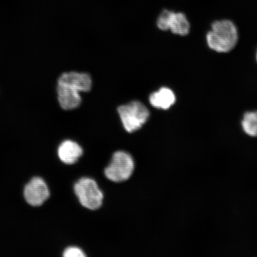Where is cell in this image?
<instances>
[{"mask_svg": "<svg viewBox=\"0 0 257 257\" xmlns=\"http://www.w3.org/2000/svg\"><path fill=\"white\" fill-rule=\"evenodd\" d=\"M83 150L78 143L70 140L64 141L58 150L59 158L67 165H73L82 156Z\"/></svg>", "mask_w": 257, "mask_h": 257, "instance_id": "ba28073f", "label": "cell"}, {"mask_svg": "<svg viewBox=\"0 0 257 257\" xmlns=\"http://www.w3.org/2000/svg\"><path fill=\"white\" fill-rule=\"evenodd\" d=\"M57 95L59 104L64 110H69L78 107L81 103L79 92L63 85H57Z\"/></svg>", "mask_w": 257, "mask_h": 257, "instance_id": "52a82bcc", "label": "cell"}, {"mask_svg": "<svg viewBox=\"0 0 257 257\" xmlns=\"http://www.w3.org/2000/svg\"><path fill=\"white\" fill-rule=\"evenodd\" d=\"M58 84L69 86L79 92H88L91 89L92 80L87 73L71 72L62 74Z\"/></svg>", "mask_w": 257, "mask_h": 257, "instance_id": "8992f818", "label": "cell"}, {"mask_svg": "<svg viewBox=\"0 0 257 257\" xmlns=\"http://www.w3.org/2000/svg\"><path fill=\"white\" fill-rule=\"evenodd\" d=\"M135 168L133 157L124 152L113 154L110 165L105 169V175L110 181L121 182L131 178Z\"/></svg>", "mask_w": 257, "mask_h": 257, "instance_id": "277c9868", "label": "cell"}, {"mask_svg": "<svg viewBox=\"0 0 257 257\" xmlns=\"http://www.w3.org/2000/svg\"><path fill=\"white\" fill-rule=\"evenodd\" d=\"M24 195L28 204L40 206L49 197L50 192L44 180L35 177L26 185Z\"/></svg>", "mask_w": 257, "mask_h": 257, "instance_id": "5b68a950", "label": "cell"}, {"mask_svg": "<svg viewBox=\"0 0 257 257\" xmlns=\"http://www.w3.org/2000/svg\"><path fill=\"white\" fill-rule=\"evenodd\" d=\"M176 96L171 89L163 87L153 93L150 96V102L153 107L167 110L174 104Z\"/></svg>", "mask_w": 257, "mask_h": 257, "instance_id": "9c48e42d", "label": "cell"}, {"mask_svg": "<svg viewBox=\"0 0 257 257\" xmlns=\"http://www.w3.org/2000/svg\"><path fill=\"white\" fill-rule=\"evenodd\" d=\"M207 43L209 48L217 53H229L236 46L238 41V32L232 21H215L208 32Z\"/></svg>", "mask_w": 257, "mask_h": 257, "instance_id": "6da1fadb", "label": "cell"}, {"mask_svg": "<svg viewBox=\"0 0 257 257\" xmlns=\"http://www.w3.org/2000/svg\"><path fill=\"white\" fill-rule=\"evenodd\" d=\"M74 190L83 207L95 210L101 206L103 193L94 179L89 178L79 179L74 186Z\"/></svg>", "mask_w": 257, "mask_h": 257, "instance_id": "3957f363", "label": "cell"}, {"mask_svg": "<svg viewBox=\"0 0 257 257\" xmlns=\"http://www.w3.org/2000/svg\"><path fill=\"white\" fill-rule=\"evenodd\" d=\"M173 34L185 36L190 30V24L186 16L182 13H173L169 25V30Z\"/></svg>", "mask_w": 257, "mask_h": 257, "instance_id": "30bf717a", "label": "cell"}, {"mask_svg": "<svg viewBox=\"0 0 257 257\" xmlns=\"http://www.w3.org/2000/svg\"><path fill=\"white\" fill-rule=\"evenodd\" d=\"M173 14V12L168 11V10H165L161 14L158 21H157V26L161 30H169V22Z\"/></svg>", "mask_w": 257, "mask_h": 257, "instance_id": "7c38bea8", "label": "cell"}, {"mask_svg": "<svg viewBox=\"0 0 257 257\" xmlns=\"http://www.w3.org/2000/svg\"><path fill=\"white\" fill-rule=\"evenodd\" d=\"M118 112L125 130L130 133L140 130L150 115L146 106L138 101L120 106Z\"/></svg>", "mask_w": 257, "mask_h": 257, "instance_id": "7a4b0ae2", "label": "cell"}, {"mask_svg": "<svg viewBox=\"0 0 257 257\" xmlns=\"http://www.w3.org/2000/svg\"><path fill=\"white\" fill-rule=\"evenodd\" d=\"M241 126L247 136L257 138V111L246 112L241 121Z\"/></svg>", "mask_w": 257, "mask_h": 257, "instance_id": "8fae6325", "label": "cell"}, {"mask_svg": "<svg viewBox=\"0 0 257 257\" xmlns=\"http://www.w3.org/2000/svg\"><path fill=\"white\" fill-rule=\"evenodd\" d=\"M256 61H257V51H256Z\"/></svg>", "mask_w": 257, "mask_h": 257, "instance_id": "5bb4252c", "label": "cell"}, {"mask_svg": "<svg viewBox=\"0 0 257 257\" xmlns=\"http://www.w3.org/2000/svg\"><path fill=\"white\" fill-rule=\"evenodd\" d=\"M65 257H85L86 255L81 249L78 247H69L63 253Z\"/></svg>", "mask_w": 257, "mask_h": 257, "instance_id": "4fadbf2b", "label": "cell"}]
</instances>
